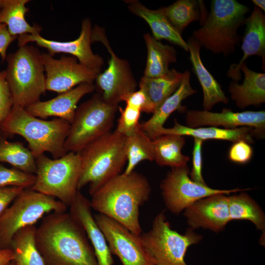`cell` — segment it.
<instances>
[{"label": "cell", "mask_w": 265, "mask_h": 265, "mask_svg": "<svg viewBox=\"0 0 265 265\" xmlns=\"http://www.w3.org/2000/svg\"><path fill=\"white\" fill-rule=\"evenodd\" d=\"M35 240L46 265H98L85 231L69 212L44 217Z\"/></svg>", "instance_id": "1"}, {"label": "cell", "mask_w": 265, "mask_h": 265, "mask_svg": "<svg viewBox=\"0 0 265 265\" xmlns=\"http://www.w3.org/2000/svg\"><path fill=\"white\" fill-rule=\"evenodd\" d=\"M228 207L230 220H248L254 223L258 229L265 230L263 212L246 193L228 196Z\"/></svg>", "instance_id": "34"}, {"label": "cell", "mask_w": 265, "mask_h": 265, "mask_svg": "<svg viewBox=\"0 0 265 265\" xmlns=\"http://www.w3.org/2000/svg\"><path fill=\"white\" fill-rule=\"evenodd\" d=\"M184 72L173 68L166 75L156 78L143 76L139 87L144 94L146 103L142 112L153 113L158 107L179 87Z\"/></svg>", "instance_id": "26"}, {"label": "cell", "mask_w": 265, "mask_h": 265, "mask_svg": "<svg viewBox=\"0 0 265 265\" xmlns=\"http://www.w3.org/2000/svg\"><path fill=\"white\" fill-rule=\"evenodd\" d=\"M13 259L14 255L11 249L0 250V265H9Z\"/></svg>", "instance_id": "43"}, {"label": "cell", "mask_w": 265, "mask_h": 265, "mask_svg": "<svg viewBox=\"0 0 265 265\" xmlns=\"http://www.w3.org/2000/svg\"><path fill=\"white\" fill-rule=\"evenodd\" d=\"M186 165L172 167L160 185L161 194L167 209L178 214L197 201L216 194L228 195L248 189L222 190L211 188L195 182L189 177Z\"/></svg>", "instance_id": "12"}, {"label": "cell", "mask_w": 265, "mask_h": 265, "mask_svg": "<svg viewBox=\"0 0 265 265\" xmlns=\"http://www.w3.org/2000/svg\"><path fill=\"white\" fill-rule=\"evenodd\" d=\"M1 0H0V6H1Z\"/></svg>", "instance_id": "46"}, {"label": "cell", "mask_w": 265, "mask_h": 265, "mask_svg": "<svg viewBox=\"0 0 265 265\" xmlns=\"http://www.w3.org/2000/svg\"><path fill=\"white\" fill-rule=\"evenodd\" d=\"M67 207L54 197L25 189L0 215V250L10 249L21 229L34 225L46 213L66 212Z\"/></svg>", "instance_id": "8"}, {"label": "cell", "mask_w": 265, "mask_h": 265, "mask_svg": "<svg viewBox=\"0 0 265 265\" xmlns=\"http://www.w3.org/2000/svg\"><path fill=\"white\" fill-rule=\"evenodd\" d=\"M154 160L160 166L172 167L186 165L189 158L182 153L185 145V136L176 134H163L153 140Z\"/></svg>", "instance_id": "29"}, {"label": "cell", "mask_w": 265, "mask_h": 265, "mask_svg": "<svg viewBox=\"0 0 265 265\" xmlns=\"http://www.w3.org/2000/svg\"><path fill=\"white\" fill-rule=\"evenodd\" d=\"M93 83H83L71 90L59 94L45 101H38L25 108L32 115L41 119L55 117L71 124L74 117L77 105L85 95L95 90Z\"/></svg>", "instance_id": "18"}, {"label": "cell", "mask_w": 265, "mask_h": 265, "mask_svg": "<svg viewBox=\"0 0 265 265\" xmlns=\"http://www.w3.org/2000/svg\"><path fill=\"white\" fill-rule=\"evenodd\" d=\"M126 136L114 131L90 143L80 151L81 172L78 190L89 185L92 195L108 181L121 174L127 162Z\"/></svg>", "instance_id": "5"}, {"label": "cell", "mask_w": 265, "mask_h": 265, "mask_svg": "<svg viewBox=\"0 0 265 265\" xmlns=\"http://www.w3.org/2000/svg\"><path fill=\"white\" fill-rule=\"evenodd\" d=\"M246 27L241 49L243 55L238 63L231 64L227 77L232 81L238 82L241 79L240 67L250 56L262 58L263 69L265 65V15L260 8L255 6L250 16L246 18Z\"/></svg>", "instance_id": "20"}, {"label": "cell", "mask_w": 265, "mask_h": 265, "mask_svg": "<svg viewBox=\"0 0 265 265\" xmlns=\"http://www.w3.org/2000/svg\"><path fill=\"white\" fill-rule=\"evenodd\" d=\"M202 0H177L162 10L172 26L181 34L191 23L201 20Z\"/></svg>", "instance_id": "33"}, {"label": "cell", "mask_w": 265, "mask_h": 265, "mask_svg": "<svg viewBox=\"0 0 265 265\" xmlns=\"http://www.w3.org/2000/svg\"><path fill=\"white\" fill-rule=\"evenodd\" d=\"M203 141L194 138L192 152V168L190 176L192 180L200 184L206 185L202 174V146Z\"/></svg>", "instance_id": "39"}, {"label": "cell", "mask_w": 265, "mask_h": 265, "mask_svg": "<svg viewBox=\"0 0 265 265\" xmlns=\"http://www.w3.org/2000/svg\"><path fill=\"white\" fill-rule=\"evenodd\" d=\"M151 191L147 179L132 171L114 177L95 191L90 200L91 208L124 225L136 236L142 230L139 207L147 202Z\"/></svg>", "instance_id": "2"}, {"label": "cell", "mask_w": 265, "mask_h": 265, "mask_svg": "<svg viewBox=\"0 0 265 265\" xmlns=\"http://www.w3.org/2000/svg\"><path fill=\"white\" fill-rule=\"evenodd\" d=\"M100 42L110 54L108 67L99 73L95 88L107 103L114 105L123 101L130 93L136 91L137 83L129 62L118 57L110 47L104 28L95 25L92 27L91 42Z\"/></svg>", "instance_id": "11"}, {"label": "cell", "mask_w": 265, "mask_h": 265, "mask_svg": "<svg viewBox=\"0 0 265 265\" xmlns=\"http://www.w3.org/2000/svg\"><path fill=\"white\" fill-rule=\"evenodd\" d=\"M125 2L132 13L143 19L149 25L155 39L158 41L166 40L188 52L187 42L169 22L162 8L151 9L136 0H127Z\"/></svg>", "instance_id": "24"}, {"label": "cell", "mask_w": 265, "mask_h": 265, "mask_svg": "<svg viewBox=\"0 0 265 265\" xmlns=\"http://www.w3.org/2000/svg\"><path fill=\"white\" fill-rule=\"evenodd\" d=\"M3 162L26 173H36L35 158L29 149L20 142L8 141L0 132V162Z\"/></svg>", "instance_id": "32"}, {"label": "cell", "mask_w": 265, "mask_h": 265, "mask_svg": "<svg viewBox=\"0 0 265 265\" xmlns=\"http://www.w3.org/2000/svg\"><path fill=\"white\" fill-rule=\"evenodd\" d=\"M163 134L189 136L202 141L213 139L235 142L243 140L250 144L254 142V137H258L254 129L247 127L233 129H221L214 127L191 128L180 124L176 119L174 120L173 127L170 128L163 127L159 131V135Z\"/></svg>", "instance_id": "23"}, {"label": "cell", "mask_w": 265, "mask_h": 265, "mask_svg": "<svg viewBox=\"0 0 265 265\" xmlns=\"http://www.w3.org/2000/svg\"><path fill=\"white\" fill-rule=\"evenodd\" d=\"M70 127V123L62 119L44 120L32 115L25 108L14 106L0 130L5 135L23 137L35 158L49 152L55 159L67 153L64 145Z\"/></svg>", "instance_id": "3"}, {"label": "cell", "mask_w": 265, "mask_h": 265, "mask_svg": "<svg viewBox=\"0 0 265 265\" xmlns=\"http://www.w3.org/2000/svg\"><path fill=\"white\" fill-rule=\"evenodd\" d=\"M139 238L156 265H187L185 261L186 250L198 243L201 236L191 230L185 235L173 230L162 212L156 216L150 230L142 233Z\"/></svg>", "instance_id": "10"}, {"label": "cell", "mask_w": 265, "mask_h": 265, "mask_svg": "<svg viewBox=\"0 0 265 265\" xmlns=\"http://www.w3.org/2000/svg\"><path fill=\"white\" fill-rule=\"evenodd\" d=\"M252 147L248 142L239 140L234 142L228 152L229 159L235 163L244 164L250 160L253 156Z\"/></svg>", "instance_id": "38"}, {"label": "cell", "mask_w": 265, "mask_h": 265, "mask_svg": "<svg viewBox=\"0 0 265 265\" xmlns=\"http://www.w3.org/2000/svg\"><path fill=\"white\" fill-rule=\"evenodd\" d=\"M185 215L193 229L203 227L220 231L230 221L228 196L219 194L201 199L186 208Z\"/></svg>", "instance_id": "17"}, {"label": "cell", "mask_w": 265, "mask_h": 265, "mask_svg": "<svg viewBox=\"0 0 265 265\" xmlns=\"http://www.w3.org/2000/svg\"><path fill=\"white\" fill-rule=\"evenodd\" d=\"M17 38V37L13 36L10 34L5 24L0 23V55L2 61H4L7 56L8 47Z\"/></svg>", "instance_id": "41"}, {"label": "cell", "mask_w": 265, "mask_h": 265, "mask_svg": "<svg viewBox=\"0 0 265 265\" xmlns=\"http://www.w3.org/2000/svg\"><path fill=\"white\" fill-rule=\"evenodd\" d=\"M24 189L16 186L0 187V215Z\"/></svg>", "instance_id": "40"}, {"label": "cell", "mask_w": 265, "mask_h": 265, "mask_svg": "<svg viewBox=\"0 0 265 265\" xmlns=\"http://www.w3.org/2000/svg\"><path fill=\"white\" fill-rule=\"evenodd\" d=\"M36 181L31 190L50 196L69 207L78 191L81 163L78 153L68 152L51 159L44 154L35 158Z\"/></svg>", "instance_id": "7"}, {"label": "cell", "mask_w": 265, "mask_h": 265, "mask_svg": "<svg viewBox=\"0 0 265 265\" xmlns=\"http://www.w3.org/2000/svg\"><path fill=\"white\" fill-rule=\"evenodd\" d=\"M112 254L123 265H156L152 257L136 236L117 221L103 214L94 215Z\"/></svg>", "instance_id": "13"}, {"label": "cell", "mask_w": 265, "mask_h": 265, "mask_svg": "<svg viewBox=\"0 0 265 265\" xmlns=\"http://www.w3.org/2000/svg\"><path fill=\"white\" fill-rule=\"evenodd\" d=\"M36 230L35 225L28 226L13 237L10 249L15 265H46L35 244Z\"/></svg>", "instance_id": "30"}, {"label": "cell", "mask_w": 265, "mask_h": 265, "mask_svg": "<svg viewBox=\"0 0 265 265\" xmlns=\"http://www.w3.org/2000/svg\"><path fill=\"white\" fill-rule=\"evenodd\" d=\"M14 102L6 79V72H0V126L10 114Z\"/></svg>", "instance_id": "37"}, {"label": "cell", "mask_w": 265, "mask_h": 265, "mask_svg": "<svg viewBox=\"0 0 265 265\" xmlns=\"http://www.w3.org/2000/svg\"><path fill=\"white\" fill-rule=\"evenodd\" d=\"M251 1L255 4V6L260 8L262 11H265V0H252Z\"/></svg>", "instance_id": "44"}, {"label": "cell", "mask_w": 265, "mask_h": 265, "mask_svg": "<svg viewBox=\"0 0 265 265\" xmlns=\"http://www.w3.org/2000/svg\"><path fill=\"white\" fill-rule=\"evenodd\" d=\"M120 115L115 130L125 136H128L140 128L139 119L141 110L136 107L126 105L124 108L118 107Z\"/></svg>", "instance_id": "36"}, {"label": "cell", "mask_w": 265, "mask_h": 265, "mask_svg": "<svg viewBox=\"0 0 265 265\" xmlns=\"http://www.w3.org/2000/svg\"><path fill=\"white\" fill-rule=\"evenodd\" d=\"M189 60L192 69L202 89L203 110L210 111L216 104H227L229 99L221 85L204 65L200 56L201 46L192 36L187 38Z\"/></svg>", "instance_id": "22"}, {"label": "cell", "mask_w": 265, "mask_h": 265, "mask_svg": "<svg viewBox=\"0 0 265 265\" xmlns=\"http://www.w3.org/2000/svg\"><path fill=\"white\" fill-rule=\"evenodd\" d=\"M190 76V72L186 70L177 90L158 107L150 118L140 123L141 130L152 140L159 136V131L164 127V124L173 112L186 110V107L182 105L183 101L197 92L191 85Z\"/></svg>", "instance_id": "21"}, {"label": "cell", "mask_w": 265, "mask_h": 265, "mask_svg": "<svg viewBox=\"0 0 265 265\" xmlns=\"http://www.w3.org/2000/svg\"><path fill=\"white\" fill-rule=\"evenodd\" d=\"M46 72V90L59 94L83 83H93L101 72L92 69L79 62L72 55H62L55 59L48 53H42Z\"/></svg>", "instance_id": "15"}, {"label": "cell", "mask_w": 265, "mask_h": 265, "mask_svg": "<svg viewBox=\"0 0 265 265\" xmlns=\"http://www.w3.org/2000/svg\"><path fill=\"white\" fill-rule=\"evenodd\" d=\"M92 30L91 20L87 18L82 20L80 35L74 40L58 41L45 38L40 34H26L18 36V45L20 47L29 42H35L38 46L47 49L48 53L53 56L56 53L69 54L76 57L80 63L101 72L104 60L92 51Z\"/></svg>", "instance_id": "14"}, {"label": "cell", "mask_w": 265, "mask_h": 265, "mask_svg": "<svg viewBox=\"0 0 265 265\" xmlns=\"http://www.w3.org/2000/svg\"><path fill=\"white\" fill-rule=\"evenodd\" d=\"M29 0H1L0 8V23L5 24L10 34L17 37L23 34H40L42 27L31 26L26 20L29 11L26 4Z\"/></svg>", "instance_id": "28"}, {"label": "cell", "mask_w": 265, "mask_h": 265, "mask_svg": "<svg viewBox=\"0 0 265 265\" xmlns=\"http://www.w3.org/2000/svg\"><path fill=\"white\" fill-rule=\"evenodd\" d=\"M9 265H15V263H14V261L13 260V261L9 264Z\"/></svg>", "instance_id": "45"}, {"label": "cell", "mask_w": 265, "mask_h": 265, "mask_svg": "<svg viewBox=\"0 0 265 265\" xmlns=\"http://www.w3.org/2000/svg\"><path fill=\"white\" fill-rule=\"evenodd\" d=\"M244 75L241 83L232 81L228 91L232 100L240 108L259 106L265 102V74L250 69L245 62L240 67Z\"/></svg>", "instance_id": "25"}, {"label": "cell", "mask_w": 265, "mask_h": 265, "mask_svg": "<svg viewBox=\"0 0 265 265\" xmlns=\"http://www.w3.org/2000/svg\"><path fill=\"white\" fill-rule=\"evenodd\" d=\"M123 101L126 102V105L138 108L142 112L146 105V99L144 93L139 89L129 94Z\"/></svg>", "instance_id": "42"}, {"label": "cell", "mask_w": 265, "mask_h": 265, "mask_svg": "<svg viewBox=\"0 0 265 265\" xmlns=\"http://www.w3.org/2000/svg\"><path fill=\"white\" fill-rule=\"evenodd\" d=\"M118 105L106 102L98 93L80 104L70 124L64 149L77 153L85 146L110 132Z\"/></svg>", "instance_id": "9"}, {"label": "cell", "mask_w": 265, "mask_h": 265, "mask_svg": "<svg viewBox=\"0 0 265 265\" xmlns=\"http://www.w3.org/2000/svg\"><path fill=\"white\" fill-rule=\"evenodd\" d=\"M249 12L248 6L235 0H212L210 12L192 36L213 53H234L240 40L238 30L244 25Z\"/></svg>", "instance_id": "4"}, {"label": "cell", "mask_w": 265, "mask_h": 265, "mask_svg": "<svg viewBox=\"0 0 265 265\" xmlns=\"http://www.w3.org/2000/svg\"><path fill=\"white\" fill-rule=\"evenodd\" d=\"M36 175L15 168L5 167L0 162V187L16 186L31 188L36 181Z\"/></svg>", "instance_id": "35"}, {"label": "cell", "mask_w": 265, "mask_h": 265, "mask_svg": "<svg viewBox=\"0 0 265 265\" xmlns=\"http://www.w3.org/2000/svg\"><path fill=\"white\" fill-rule=\"evenodd\" d=\"M125 152L127 164L123 173L129 174L143 160L153 161L155 159L153 141L140 127L132 134L126 136Z\"/></svg>", "instance_id": "31"}, {"label": "cell", "mask_w": 265, "mask_h": 265, "mask_svg": "<svg viewBox=\"0 0 265 265\" xmlns=\"http://www.w3.org/2000/svg\"><path fill=\"white\" fill-rule=\"evenodd\" d=\"M6 79L14 106L26 108L40 101L46 91L42 53L26 44L7 55Z\"/></svg>", "instance_id": "6"}, {"label": "cell", "mask_w": 265, "mask_h": 265, "mask_svg": "<svg viewBox=\"0 0 265 265\" xmlns=\"http://www.w3.org/2000/svg\"><path fill=\"white\" fill-rule=\"evenodd\" d=\"M69 207V213L81 226L87 235L93 248L98 265H113L112 254L92 214L90 200L78 190Z\"/></svg>", "instance_id": "19"}, {"label": "cell", "mask_w": 265, "mask_h": 265, "mask_svg": "<svg viewBox=\"0 0 265 265\" xmlns=\"http://www.w3.org/2000/svg\"><path fill=\"white\" fill-rule=\"evenodd\" d=\"M186 126L191 128L221 126L225 129L247 127L254 129L259 137L263 138L265 132V110L234 112L224 108L221 112L188 110L186 115Z\"/></svg>", "instance_id": "16"}, {"label": "cell", "mask_w": 265, "mask_h": 265, "mask_svg": "<svg viewBox=\"0 0 265 265\" xmlns=\"http://www.w3.org/2000/svg\"><path fill=\"white\" fill-rule=\"evenodd\" d=\"M147 47V61L144 77L156 78L164 76L170 71L169 65L177 61V52L172 46L163 44L148 33L144 35Z\"/></svg>", "instance_id": "27"}]
</instances>
